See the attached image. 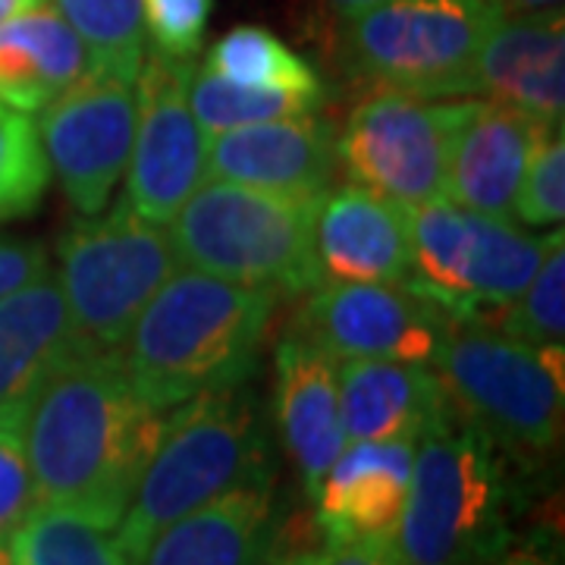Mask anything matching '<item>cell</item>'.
<instances>
[{"instance_id": "obj_9", "label": "cell", "mask_w": 565, "mask_h": 565, "mask_svg": "<svg viewBox=\"0 0 565 565\" xmlns=\"http://www.w3.org/2000/svg\"><path fill=\"white\" fill-rule=\"evenodd\" d=\"M503 13L497 0H386L343 17V51L377 88L471 95L478 47Z\"/></svg>"}, {"instance_id": "obj_11", "label": "cell", "mask_w": 565, "mask_h": 565, "mask_svg": "<svg viewBox=\"0 0 565 565\" xmlns=\"http://www.w3.org/2000/svg\"><path fill=\"white\" fill-rule=\"evenodd\" d=\"M192 61L154 51L136 76V132L129 151L126 199L145 221L167 223L202 185L207 139L189 104Z\"/></svg>"}, {"instance_id": "obj_32", "label": "cell", "mask_w": 565, "mask_h": 565, "mask_svg": "<svg viewBox=\"0 0 565 565\" xmlns=\"http://www.w3.org/2000/svg\"><path fill=\"white\" fill-rule=\"evenodd\" d=\"M32 505L35 487L22 444V418H0V546L10 544Z\"/></svg>"}, {"instance_id": "obj_6", "label": "cell", "mask_w": 565, "mask_h": 565, "mask_svg": "<svg viewBox=\"0 0 565 565\" xmlns=\"http://www.w3.org/2000/svg\"><path fill=\"white\" fill-rule=\"evenodd\" d=\"M315 207L318 199L211 180L170 221V239L185 267L267 289L277 299L299 296L318 286L311 262Z\"/></svg>"}, {"instance_id": "obj_22", "label": "cell", "mask_w": 565, "mask_h": 565, "mask_svg": "<svg viewBox=\"0 0 565 565\" xmlns=\"http://www.w3.org/2000/svg\"><path fill=\"white\" fill-rule=\"evenodd\" d=\"M274 481L243 484L185 512L151 541L141 565H267Z\"/></svg>"}, {"instance_id": "obj_31", "label": "cell", "mask_w": 565, "mask_h": 565, "mask_svg": "<svg viewBox=\"0 0 565 565\" xmlns=\"http://www.w3.org/2000/svg\"><path fill=\"white\" fill-rule=\"evenodd\" d=\"M211 10L214 0H141L145 35L167 57L192 61L202 51Z\"/></svg>"}, {"instance_id": "obj_35", "label": "cell", "mask_w": 565, "mask_h": 565, "mask_svg": "<svg viewBox=\"0 0 565 565\" xmlns=\"http://www.w3.org/2000/svg\"><path fill=\"white\" fill-rule=\"evenodd\" d=\"M505 13H550L563 10V0H497Z\"/></svg>"}, {"instance_id": "obj_33", "label": "cell", "mask_w": 565, "mask_h": 565, "mask_svg": "<svg viewBox=\"0 0 565 565\" xmlns=\"http://www.w3.org/2000/svg\"><path fill=\"white\" fill-rule=\"evenodd\" d=\"M47 274V252L39 243L0 239V299Z\"/></svg>"}, {"instance_id": "obj_2", "label": "cell", "mask_w": 565, "mask_h": 565, "mask_svg": "<svg viewBox=\"0 0 565 565\" xmlns=\"http://www.w3.org/2000/svg\"><path fill=\"white\" fill-rule=\"evenodd\" d=\"M277 296L204 270H177L117 349L132 386L170 412L204 390L245 384Z\"/></svg>"}, {"instance_id": "obj_15", "label": "cell", "mask_w": 565, "mask_h": 565, "mask_svg": "<svg viewBox=\"0 0 565 565\" xmlns=\"http://www.w3.org/2000/svg\"><path fill=\"white\" fill-rule=\"evenodd\" d=\"M337 170V139L315 114L226 129L207 139L204 177L321 199Z\"/></svg>"}, {"instance_id": "obj_12", "label": "cell", "mask_w": 565, "mask_h": 565, "mask_svg": "<svg viewBox=\"0 0 565 565\" xmlns=\"http://www.w3.org/2000/svg\"><path fill=\"white\" fill-rule=\"evenodd\" d=\"M39 139L47 170L82 214L107 207L129 167L136 132V82L85 73L41 110Z\"/></svg>"}, {"instance_id": "obj_13", "label": "cell", "mask_w": 565, "mask_h": 565, "mask_svg": "<svg viewBox=\"0 0 565 565\" xmlns=\"http://www.w3.org/2000/svg\"><path fill=\"white\" fill-rule=\"evenodd\" d=\"M449 323L452 315L405 282H337L315 289L296 337L337 362L390 359L430 364Z\"/></svg>"}, {"instance_id": "obj_38", "label": "cell", "mask_w": 565, "mask_h": 565, "mask_svg": "<svg viewBox=\"0 0 565 565\" xmlns=\"http://www.w3.org/2000/svg\"><path fill=\"white\" fill-rule=\"evenodd\" d=\"M333 13L340 17H349V13H359V10H367V7H377V3H386V0H323Z\"/></svg>"}, {"instance_id": "obj_7", "label": "cell", "mask_w": 565, "mask_h": 565, "mask_svg": "<svg viewBox=\"0 0 565 565\" xmlns=\"http://www.w3.org/2000/svg\"><path fill=\"white\" fill-rule=\"evenodd\" d=\"M563 233L534 236L509 217L465 211L449 199L408 211V280L456 321H487L534 280Z\"/></svg>"}, {"instance_id": "obj_27", "label": "cell", "mask_w": 565, "mask_h": 565, "mask_svg": "<svg viewBox=\"0 0 565 565\" xmlns=\"http://www.w3.org/2000/svg\"><path fill=\"white\" fill-rule=\"evenodd\" d=\"M323 95L308 92H258L243 88L233 82L214 76L211 70H192L189 82V104L192 114L207 136H217L226 129H239L252 122L282 120V117H302L318 114Z\"/></svg>"}, {"instance_id": "obj_40", "label": "cell", "mask_w": 565, "mask_h": 565, "mask_svg": "<svg viewBox=\"0 0 565 565\" xmlns=\"http://www.w3.org/2000/svg\"><path fill=\"white\" fill-rule=\"evenodd\" d=\"M0 565H10V553H7V546H0Z\"/></svg>"}, {"instance_id": "obj_36", "label": "cell", "mask_w": 565, "mask_h": 565, "mask_svg": "<svg viewBox=\"0 0 565 565\" xmlns=\"http://www.w3.org/2000/svg\"><path fill=\"white\" fill-rule=\"evenodd\" d=\"M500 565H556L553 559H546L541 553H534V550H515V553H505Z\"/></svg>"}, {"instance_id": "obj_39", "label": "cell", "mask_w": 565, "mask_h": 565, "mask_svg": "<svg viewBox=\"0 0 565 565\" xmlns=\"http://www.w3.org/2000/svg\"><path fill=\"white\" fill-rule=\"evenodd\" d=\"M274 565H308V553H292V556H282L280 563Z\"/></svg>"}, {"instance_id": "obj_16", "label": "cell", "mask_w": 565, "mask_h": 565, "mask_svg": "<svg viewBox=\"0 0 565 565\" xmlns=\"http://www.w3.org/2000/svg\"><path fill=\"white\" fill-rule=\"evenodd\" d=\"M471 95L509 104L546 126L565 117L563 10L503 13L478 47Z\"/></svg>"}, {"instance_id": "obj_25", "label": "cell", "mask_w": 565, "mask_h": 565, "mask_svg": "<svg viewBox=\"0 0 565 565\" xmlns=\"http://www.w3.org/2000/svg\"><path fill=\"white\" fill-rule=\"evenodd\" d=\"M204 70L214 76L258 88V92H308L323 95L318 73L302 61L292 47H286L277 35H270L262 25H239L226 32L211 51Z\"/></svg>"}, {"instance_id": "obj_24", "label": "cell", "mask_w": 565, "mask_h": 565, "mask_svg": "<svg viewBox=\"0 0 565 565\" xmlns=\"http://www.w3.org/2000/svg\"><path fill=\"white\" fill-rule=\"evenodd\" d=\"M7 553L10 565H139L122 544L117 522L51 503L32 505Z\"/></svg>"}, {"instance_id": "obj_34", "label": "cell", "mask_w": 565, "mask_h": 565, "mask_svg": "<svg viewBox=\"0 0 565 565\" xmlns=\"http://www.w3.org/2000/svg\"><path fill=\"white\" fill-rule=\"evenodd\" d=\"M308 565H405L393 544H327L308 553Z\"/></svg>"}, {"instance_id": "obj_21", "label": "cell", "mask_w": 565, "mask_h": 565, "mask_svg": "<svg viewBox=\"0 0 565 565\" xmlns=\"http://www.w3.org/2000/svg\"><path fill=\"white\" fill-rule=\"evenodd\" d=\"M82 352L57 277L44 274L0 299V418H25L41 384Z\"/></svg>"}, {"instance_id": "obj_23", "label": "cell", "mask_w": 565, "mask_h": 565, "mask_svg": "<svg viewBox=\"0 0 565 565\" xmlns=\"http://www.w3.org/2000/svg\"><path fill=\"white\" fill-rule=\"evenodd\" d=\"M85 73H92L88 51L57 7L41 3L0 22V102L7 107L41 114Z\"/></svg>"}, {"instance_id": "obj_29", "label": "cell", "mask_w": 565, "mask_h": 565, "mask_svg": "<svg viewBox=\"0 0 565 565\" xmlns=\"http://www.w3.org/2000/svg\"><path fill=\"white\" fill-rule=\"evenodd\" d=\"M493 323L531 345H563L565 340V248L556 245L512 305L500 308Z\"/></svg>"}, {"instance_id": "obj_3", "label": "cell", "mask_w": 565, "mask_h": 565, "mask_svg": "<svg viewBox=\"0 0 565 565\" xmlns=\"http://www.w3.org/2000/svg\"><path fill=\"white\" fill-rule=\"evenodd\" d=\"M262 481H274V465L248 381L204 390L163 418L154 456L117 525L122 544L141 565L151 541L185 512Z\"/></svg>"}, {"instance_id": "obj_17", "label": "cell", "mask_w": 565, "mask_h": 565, "mask_svg": "<svg viewBox=\"0 0 565 565\" xmlns=\"http://www.w3.org/2000/svg\"><path fill=\"white\" fill-rule=\"evenodd\" d=\"M408 211L381 195L345 185L323 192L311 226L318 286L408 280ZM315 286V289H318Z\"/></svg>"}, {"instance_id": "obj_18", "label": "cell", "mask_w": 565, "mask_h": 565, "mask_svg": "<svg viewBox=\"0 0 565 565\" xmlns=\"http://www.w3.org/2000/svg\"><path fill=\"white\" fill-rule=\"evenodd\" d=\"M415 444H345L315 490L327 544H393L412 487Z\"/></svg>"}, {"instance_id": "obj_10", "label": "cell", "mask_w": 565, "mask_h": 565, "mask_svg": "<svg viewBox=\"0 0 565 565\" xmlns=\"http://www.w3.org/2000/svg\"><path fill=\"white\" fill-rule=\"evenodd\" d=\"M456 102L374 88L349 114L337 139V163L352 185L405 211L446 199V154Z\"/></svg>"}, {"instance_id": "obj_37", "label": "cell", "mask_w": 565, "mask_h": 565, "mask_svg": "<svg viewBox=\"0 0 565 565\" xmlns=\"http://www.w3.org/2000/svg\"><path fill=\"white\" fill-rule=\"evenodd\" d=\"M41 3H47V0H0V22L13 20V17L25 13V10H35Z\"/></svg>"}, {"instance_id": "obj_5", "label": "cell", "mask_w": 565, "mask_h": 565, "mask_svg": "<svg viewBox=\"0 0 565 565\" xmlns=\"http://www.w3.org/2000/svg\"><path fill=\"white\" fill-rule=\"evenodd\" d=\"M430 367L456 415L505 452L537 459L563 440V345H531L493 323L452 318Z\"/></svg>"}, {"instance_id": "obj_1", "label": "cell", "mask_w": 565, "mask_h": 565, "mask_svg": "<svg viewBox=\"0 0 565 565\" xmlns=\"http://www.w3.org/2000/svg\"><path fill=\"white\" fill-rule=\"evenodd\" d=\"M163 418L167 412L132 386L120 352H76L41 384L22 418L35 503L70 505L120 525Z\"/></svg>"}, {"instance_id": "obj_28", "label": "cell", "mask_w": 565, "mask_h": 565, "mask_svg": "<svg viewBox=\"0 0 565 565\" xmlns=\"http://www.w3.org/2000/svg\"><path fill=\"white\" fill-rule=\"evenodd\" d=\"M47 182L51 170L35 122L0 102V221L32 214L47 192Z\"/></svg>"}, {"instance_id": "obj_26", "label": "cell", "mask_w": 565, "mask_h": 565, "mask_svg": "<svg viewBox=\"0 0 565 565\" xmlns=\"http://www.w3.org/2000/svg\"><path fill=\"white\" fill-rule=\"evenodd\" d=\"M54 7L85 44L95 73L136 82L148 39L141 0H57Z\"/></svg>"}, {"instance_id": "obj_14", "label": "cell", "mask_w": 565, "mask_h": 565, "mask_svg": "<svg viewBox=\"0 0 565 565\" xmlns=\"http://www.w3.org/2000/svg\"><path fill=\"white\" fill-rule=\"evenodd\" d=\"M546 122L500 102H456L446 199L487 217H512L525 167Z\"/></svg>"}, {"instance_id": "obj_8", "label": "cell", "mask_w": 565, "mask_h": 565, "mask_svg": "<svg viewBox=\"0 0 565 565\" xmlns=\"http://www.w3.org/2000/svg\"><path fill=\"white\" fill-rule=\"evenodd\" d=\"M63 302L82 349L117 352L154 292L180 270V255L161 223L126 202L82 221L57 245Z\"/></svg>"}, {"instance_id": "obj_20", "label": "cell", "mask_w": 565, "mask_h": 565, "mask_svg": "<svg viewBox=\"0 0 565 565\" xmlns=\"http://www.w3.org/2000/svg\"><path fill=\"white\" fill-rule=\"evenodd\" d=\"M277 422L282 444L302 475L308 497L343 452L340 362L302 337H286L277 349Z\"/></svg>"}, {"instance_id": "obj_19", "label": "cell", "mask_w": 565, "mask_h": 565, "mask_svg": "<svg viewBox=\"0 0 565 565\" xmlns=\"http://www.w3.org/2000/svg\"><path fill=\"white\" fill-rule=\"evenodd\" d=\"M456 408L434 367L390 359L340 362V418L345 444H418Z\"/></svg>"}, {"instance_id": "obj_4", "label": "cell", "mask_w": 565, "mask_h": 565, "mask_svg": "<svg viewBox=\"0 0 565 565\" xmlns=\"http://www.w3.org/2000/svg\"><path fill=\"white\" fill-rule=\"evenodd\" d=\"M500 446L449 415L415 444L412 487L393 537L405 565H493L509 544Z\"/></svg>"}, {"instance_id": "obj_30", "label": "cell", "mask_w": 565, "mask_h": 565, "mask_svg": "<svg viewBox=\"0 0 565 565\" xmlns=\"http://www.w3.org/2000/svg\"><path fill=\"white\" fill-rule=\"evenodd\" d=\"M512 217L531 230H559L565 217V136L563 126H550L525 167Z\"/></svg>"}]
</instances>
